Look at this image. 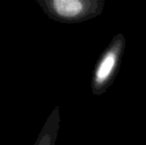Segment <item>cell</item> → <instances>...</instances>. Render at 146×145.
I'll return each mask as SVG.
<instances>
[{"label":"cell","instance_id":"cell-1","mask_svg":"<svg viewBox=\"0 0 146 145\" xmlns=\"http://www.w3.org/2000/svg\"><path fill=\"white\" fill-rule=\"evenodd\" d=\"M36 3L49 18L57 21H75L87 11V3L81 0H36Z\"/></svg>","mask_w":146,"mask_h":145},{"label":"cell","instance_id":"cell-3","mask_svg":"<svg viewBox=\"0 0 146 145\" xmlns=\"http://www.w3.org/2000/svg\"><path fill=\"white\" fill-rule=\"evenodd\" d=\"M114 65H115V57H114L113 54H108L104 59V61L100 63V67H98V71H96V81L102 83L104 79H108V75L111 73L112 69H113Z\"/></svg>","mask_w":146,"mask_h":145},{"label":"cell","instance_id":"cell-2","mask_svg":"<svg viewBox=\"0 0 146 145\" xmlns=\"http://www.w3.org/2000/svg\"><path fill=\"white\" fill-rule=\"evenodd\" d=\"M59 124L58 109H55L41 129L34 145H54Z\"/></svg>","mask_w":146,"mask_h":145}]
</instances>
